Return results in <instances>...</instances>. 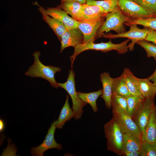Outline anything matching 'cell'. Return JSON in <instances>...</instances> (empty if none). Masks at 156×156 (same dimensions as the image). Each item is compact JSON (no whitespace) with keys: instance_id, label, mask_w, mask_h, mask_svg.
<instances>
[{"instance_id":"31","label":"cell","mask_w":156,"mask_h":156,"mask_svg":"<svg viewBox=\"0 0 156 156\" xmlns=\"http://www.w3.org/2000/svg\"><path fill=\"white\" fill-rule=\"evenodd\" d=\"M137 3L156 17V0H131Z\"/></svg>"},{"instance_id":"25","label":"cell","mask_w":156,"mask_h":156,"mask_svg":"<svg viewBox=\"0 0 156 156\" xmlns=\"http://www.w3.org/2000/svg\"><path fill=\"white\" fill-rule=\"evenodd\" d=\"M86 3L89 5H98L102 7L107 14L119 8L118 0H86Z\"/></svg>"},{"instance_id":"32","label":"cell","mask_w":156,"mask_h":156,"mask_svg":"<svg viewBox=\"0 0 156 156\" xmlns=\"http://www.w3.org/2000/svg\"><path fill=\"white\" fill-rule=\"evenodd\" d=\"M145 40L156 44V31L151 29Z\"/></svg>"},{"instance_id":"23","label":"cell","mask_w":156,"mask_h":156,"mask_svg":"<svg viewBox=\"0 0 156 156\" xmlns=\"http://www.w3.org/2000/svg\"><path fill=\"white\" fill-rule=\"evenodd\" d=\"M42 18L53 30L60 41L62 35L66 30L63 23L59 20L48 15H42Z\"/></svg>"},{"instance_id":"33","label":"cell","mask_w":156,"mask_h":156,"mask_svg":"<svg viewBox=\"0 0 156 156\" xmlns=\"http://www.w3.org/2000/svg\"><path fill=\"white\" fill-rule=\"evenodd\" d=\"M123 155L126 156H139L141 155V151L140 150L128 152L124 153Z\"/></svg>"},{"instance_id":"2","label":"cell","mask_w":156,"mask_h":156,"mask_svg":"<svg viewBox=\"0 0 156 156\" xmlns=\"http://www.w3.org/2000/svg\"><path fill=\"white\" fill-rule=\"evenodd\" d=\"M130 40L128 39L120 43L115 44L113 43L110 39L108 42H106L95 43L93 41H89L77 45L74 47V53L70 57L71 67H72L74 62L77 56L81 52L86 50H94L103 53L115 50L118 52V54H124L128 51L129 47L127 44Z\"/></svg>"},{"instance_id":"15","label":"cell","mask_w":156,"mask_h":156,"mask_svg":"<svg viewBox=\"0 0 156 156\" xmlns=\"http://www.w3.org/2000/svg\"><path fill=\"white\" fill-rule=\"evenodd\" d=\"M141 141L156 143V107L151 114L148 122L142 133Z\"/></svg>"},{"instance_id":"1","label":"cell","mask_w":156,"mask_h":156,"mask_svg":"<svg viewBox=\"0 0 156 156\" xmlns=\"http://www.w3.org/2000/svg\"><path fill=\"white\" fill-rule=\"evenodd\" d=\"M40 55L39 51L33 53L34 63L25 73V75L31 77L44 79L49 82L52 87L55 88L60 87L55 79V76L56 73L61 71V69L59 67L44 65L40 61Z\"/></svg>"},{"instance_id":"20","label":"cell","mask_w":156,"mask_h":156,"mask_svg":"<svg viewBox=\"0 0 156 156\" xmlns=\"http://www.w3.org/2000/svg\"><path fill=\"white\" fill-rule=\"evenodd\" d=\"M83 38L66 30L61 36L60 52L61 53L65 49L68 47L72 46L74 47L83 43Z\"/></svg>"},{"instance_id":"28","label":"cell","mask_w":156,"mask_h":156,"mask_svg":"<svg viewBox=\"0 0 156 156\" xmlns=\"http://www.w3.org/2000/svg\"><path fill=\"white\" fill-rule=\"evenodd\" d=\"M140 156H156V143L141 141Z\"/></svg>"},{"instance_id":"36","label":"cell","mask_w":156,"mask_h":156,"mask_svg":"<svg viewBox=\"0 0 156 156\" xmlns=\"http://www.w3.org/2000/svg\"><path fill=\"white\" fill-rule=\"evenodd\" d=\"M67 0H73L76 1L80 3L81 4L86 3V0H61V2Z\"/></svg>"},{"instance_id":"13","label":"cell","mask_w":156,"mask_h":156,"mask_svg":"<svg viewBox=\"0 0 156 156\" xmlns=\"http://www.w3.org/2000/svg\"><path fill=\"white\" fill-rule=\"evenodd\" d=\"M61 8L79 21L84 19L83 4L76 1L67 0L61 2Z\"/></svg>"},{"instance_id":"3","label":"cell","mask_w":156,"mask_h":156,"mask_svg":"<svg viewBox=\"0 0 156 156\" xmlns=\"http://www.w3.org/2000/svg\"><path fill=\"white\" fill-rule=\"evenodd\" d=\"M33 4L38 7V9L42 15H48L59 20L63 23L67 30L80 38H83L82 33L78 27L79 21L69 16L59 5L56 7L45 9L40 5L37 1L33 2Z\"/></svg>"},{"instance_id":"17","label":"cell","mask_w":156,"mask_h":156,"mask_svg":"<svg viewBox=\"0 0 156 156\" xmlns=\"http://www.w3.org/2000/svg\"><path fill=\"white\" fill-rule=\"evenodd\" d=\"M122 74L124 76L127 86L131 95H141L139 88L138 78L135 77L130 70L124 68Z\"/></svg>"},{"instance_id":"29","label":"cell","mask_w":156,"mask_h":156,"mask_svg":"<svg viewBox=\"0 0 156 156\" xmlns=\"http://www.w3.org/2000/svg\"><path fill=\"white\" fill-rule=\"evenodd\" d=\"M112 109H118L127 112V108L126 98L113 94L112 98Z\"/></svg>"},{"instance_id":"9","label":"cell","mask_w":156,"mask_h":156,"mask_svg":"<svg viewBox=\"0 0 156 156\" xmlns=\"http://www.w3.org/2000/svg\"><path fill=\"white\" fill-rule=\"evenodd\" d=\"M118 5L122 14L130 20L155 17L139 4L131 0H118Z\"/></svg>"},{"instance_id":"6","label":"cell","mask_w":156,"mask_h":156,"mask_svg":"<svg viewBox=\"0 0 156 156\" xmlns=\"http://www.w3.org/2000/svg\"><path fill=\"white\" fill-rule=\"evenodd\" d=\"M105 20L98 30L96 38H98L105 32L113 30L117 34L126 31L124 23L130 19L124 15L119 7L114 11L107 14Z\"/></svg>"},{"instance_id":"8","label":"cell","mask_w":156,"mask_h":156,"mask_svg":"<svg viewBox=\"0 0 156 156\" xmlns=\"http://www.w3.org/2000/svg\"><path fill=\"white\" fill-rule=\"evenodd\" d=\"M137 25H133L129 26L130 27L129 30L123 33L115 34L111 33H103L99 38L103 37L110 39L119 38H128L131 40V41L128 45L129 49L130 51H132L134 50L135 44L138 41L145 40L151 30V29L147 27L142 29L139 28Z\"/></svg>"},{"instance_id":"11","label":"cell","mask_w":156,"mask_h":156,"mask_svg":"<svg viewBox=\"0 0 156 156\" xmlns=\"http://www.w3.org/2000/svg\"><path fill=\"white\" fill-rule=\"evenodd\" d=\"M56 128L55 120L49 128L43 142L38 146L32 148L30 153L33 156H43L44 153L50 149L56 148L59 150L62 149V145L57 143L55 139L54 134Z\"/></svg>"},{"instance_id":"30","label":"cell","mask_w":156,"mask_h":156,"mask_svg":"<svg viewBox=\"0 0 156 156\" xmlns=\"http://www.w3.org/2000/svg\"><path fill=\"white\" fill-rule=\"evenodd\" d=\"M136 43L144 49L148 57H153L156 62V44L145 40L138 41Z\"/></svg>"},{"instance_id":"4","label":"cell","mask_w":156,"mask_h":156,"mask_svg":"<svg viewBox=\"0 0 156 156\" xmlns=\"http://www.w3.org/2000/svg\"><path fill=\"white\" fill-rule=\"evenodd\" d=\"M107 140V148L118 155H122L121 151L123 133L113 117L103 127Z\"/></svg>"},{"instance_id":"10","label":"cell","mask_w":156,"mask_h":156,"mask_svg":"<svg viewBox=\"0 0 156 156\" xmlns=\"http://www.w3.org/2000/svg\"><path fill=\"white\" fill-rule=\"evenodd\" d=\"M154 99L147 98L141 103L133 118V119L142 133L150 119L154 107Z\"/></svg>"},{"instance_id":"35","label":"cell","mask_w":156,"mask_h":156,"mask_svg":"<svg viewBox=\"0 0 156 156\" xmlns=\"http://www.w3.org/2000/svg\"><path fill=\"white\" fill-rule=\"evenodd\" d=\"M5 127V123L3 120L1 119L0 120V131L1 132L3 131Z\"/></svg>"},{"instance_id":"19","label":"cell","mask_w":156,"mask_h":156,"mask_svg":"<svg viewBox=\"0 0 156 156\" xmlns=\"http://www.w3.org/2000/svg\"><path fill=\"white\" fill-rule=\"evenodd\" d=\"M69 96L67 95L65 103L61 110L59 117L55 121L56 128L62 129L66 122L74 118V113L69 103Z\"/></svg>"},{"instance_id":"24","label":"cell","mask_w":156,"mask_h":156,"mask_svg":"<svg viewBox=\"0 0 156 156\" xmlns=\"http://www.w3.org/2000/svg\"><path fill=\"white\" fill-rule=\"evenodd\" d=\"M77 93L81 99L90 105L94 112H96L98 111V108L96 101L98 98L103 94V89L90 93H86L77 92Z\"/></svg>"},{"instance_id":"22","label":"cell","mask_w":156,"mask_h":156,"mask_svg":"<svg viewBox=\"0 0 156 156\" xmlns=\"http://www.w3.org/2000/svg\"><path fill=\"white\" fill-rule=\"evenodd\" d=\"M112 94L126 98L131 95L128 91L123 75L113 78Z\"/></svg>"},{"instance_id":"16","label":"cell","mask_w":156,"mask_h":156,"mask_svg":"<svg viewBox=\"0 0 156 156\" xmlns=\"http://www.w3.org/2000/svg\"><path fill=\"white\" fill-rule=\"evenodd\" d=\"M84 20H95L105 17L107 13L103 8L98 5L83 4Z\"/></svg>"},{"instance_id":"27","label":"cell","mask_w":156,"mask_h":156,"mask_svg":"<svg viewBox=\"0 0 156 156\" xmlns=\"http://www.w3.org/2000/svg\"><path fill=\"white\" fill-rule=\"evenodd\" d=\"M124 24L128 26L133 25H140L156 31V17H152L136 20H130Z\"/></svg>"},{"instance_id":"34","label":"cell","mask_w":156,"mask_h":156,"mask_svg":"<svg viewBox=\"0 0 156 156\" xmlns=\"http://www.w3.org/2000/svg\"><path fill=\"white\" fill-rule=\"evenodd\" d=\"M148 78L156 86V68L154 73Z\"/></svg>"},{"instance_id":"26","label":"cell","mask_w":156,"mask_h":156,"mask_svg":"<svg viewBox=\"0 0 156 156\" xmlns=\"http://www.w3.org/2000/svg\"><path fill=\"white\" fill-rule=\"evenodd\" d=\"M145 99V98L142 95H130L126 98L127 104V113L132 119Z\"/></svg>"},{"instance_id":"5","label":"cell","mask_w":156,"mask_h":156,"mask_svg":"<svg viewBox=\"0 0 156 156\" xmlns=\"http://www.w3.org/2000/svg\"><path fill=\"white\" fill-rule=\"evenodd\" d=\"M66 81L63 83H58L60 88L64 89L71 98L72 102V109L74 114V118L75 120L81 118L84 111L83 108L87 103L79 97L75 88V73L72 68L68 71Z\"/></svg>"},{"instance_id":"18","label":"cell","mask_w":156,"mask_h":156,"mask_svg":"<svg viewBox=\"0 0 156 156\" xmlns=\"http://www.w3.org/2000/svg\"><path fill=\"white\" fill-rule=\"evenodd\" d=\"M141 140L134 135L123 134L121 151L122 155L125 153L140 150Z\"/></svg>"},{"instance_id":"21","label":"cell","mask_w":156,"mask_h":156,"mask_svg":"<svg viewBox=\"0 0 156 156\" xmlns=\"http://www.w3.org/2000/svg\"><path fill=\"white\" fill-rule=\"evenodd\" d=\"M139 88L141 95L145 98L155 99L156 95V86L148 79L138 78Z\"/></svg>"},{"instance_id":"14","label":"cell","mask_w":156,"mask_h":156,"mask_svg":"<svg viewBox=\"0 0 156 156\" xmlns=\"http://www.w3.org/2000/svg\"><path fill=\"white\" fill-rule=\"evenodd\" d=\"M100 80L103 88V93L101 97L104 100L107 109H110L112 107L113 78L110 77L108 73L104 72L101 74Z\"/></svg>"},{"instance_id":"7","label":"cell","mask_w":156,"mask_h":156,"mask_svg":"<svg viewBox=\"0 0 156 156\" xmlns=\"http://www.w3.org/2000/svg\"><path fill=\"white\" fill-rule=\"evenodd\" d=\"M113 117L123 134L134 135L141 140L142 133L132 117L127 112L118 109H112Z\"/></svg>"},{"instance_id":"12","label":"cell","mask_w":156,"mask_h":156,"mask_svg":"<svg viewBox=\"0 0 156 156\" xmlns=\"http://www.w3.org/2000/svg\"><path fill=\"white\" fill-rule=\"evenodd\" d=\"M105 17L95 20H84L79 21L78 27L83 34V43L93 41L97 33L105 21Z\"/></svg>"}]
</instances>
